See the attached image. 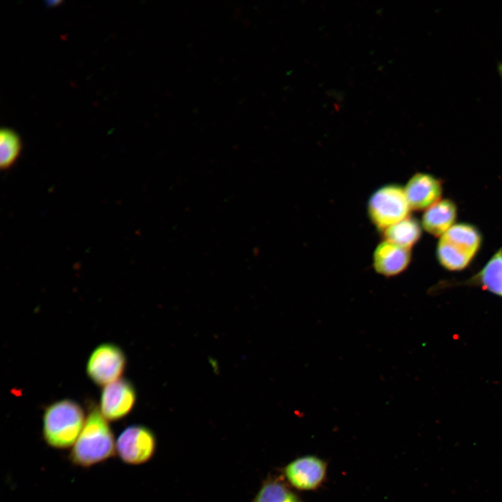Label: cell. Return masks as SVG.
I'll return each instance as SVG.
<instances>
[{"mask_svg": "<svg viewBox=\"0 0 502 502\" xmlns=\"http://www.w3.org/2000/svg\"><path fill=\"white\" fill-rule=\"evenodd\" d=\"M115 452L114 434L100 411L93 407L72 446L70 459L77 466L90 467L107 460Z\"/></svg>", "mask_w": 502, "mask_h": 502, "instance_id": "cell-1", "label": "cell"}, {"mask_svg": "<svg viewBox=\"0 0 502 502\" xmlns=\"http://www.w3.org/2000/svg\"><path fill=\"white\" fill-rule=\"evenodd\" d=\"M85 421L83 409L76 402L68 399L55 402L44 411V440L52 448H68L75 443Z\"/></svg>", "mask_w": 502, "mask_h": 502, "instance_id": "cell-2", "label": "cell"}, {"mask_svg": "<svg viewBox=\"0 0 502 502\" xmlns=\"http://www.w3.org/2000/svg\"><path fill=\"white\" fill-rule=\"evenodd\" d=\"M411 210L404 187L395 183L376 189L367 206L369 219L381 231L409 217Z\"/></svg>", "mask_w": 502, "mask_h": 502, "instance_id": "cell-3", "label": "cell"}, {"mask_svg": "<svg viewBox=\"0 0 502 502\" xmlns=\"http://www.w3.org/2000/svg\"><path fill=\"white\" fill-rule=\"evenodd\" d=\"M278 471L280 476L298 491H316L327 479L328 462L314 455L298 457Z\"/></svg>", "mask_w": 502, "mask_h": 502, "instance_id": "cell-4", "label": "cell"}, {"mask_svg": "<svg viewBox=\"0 0 502 502\" xmlns=\"http://www.w3.org/2000/svg\"><path fill=\"white\" fill-rule=\"evenodd\" d=\"M156 447V437L151 429L144 425H132L119 436L116 452L123 463L140 465L153 457Z\"/></svg>", "mask_w": 502, "mask_h": 502, "instance_id": "cell-5", "label": "cell"}, {"mask_svg": "<svg viewBox=\"0 0 502 502\" xmlns=\"http://www.w3.org/2000/svg\"><path fill=\"white\" fill-rule=\"evenodd\" d=\"M126 364V356L121 348L112 343H105L97 347L90 355L86 373L96 384L106 386L119 379Z\"/></svg>", "mask_w": 502, "mask_h": 502, "instance_id": "cell-6", "label": "cell"}, {"mask_svg": "<svg viewBox=\"0 0 502 502\" xmlns=\"http://www.w3.org/2000/svg\"><path fill=\"white\" fill-rule=\"evenodd\" d=\"M135 401L136 393L132 383L119 379L105 386L100 396V411L107 420L116 421L132 410Z\"/></svg>", "mask_w": 502, "mask_h": 502, "instance_id": "cell-7", "label": "cell"}, {"mask_svg": "<svg viewBox=\"0 0 502 502\" xmlns=\"http://www.w3.org/2000/svg\"><path fill=\"white\" fill-rule=\"evenodd\" d=\"M411 258V249L383 239L374 250L373 268L381 275L394 277L406 270Z\"/></svg>", "mask_w": 502, "mask_h": 502, "instance_id": "cell-8", "label": "cell"}, {"mask_svg": "<svg viewBox=\"0 0 502 502\" xmlns=\"http://www.w3.org/2000/svg\"><path fill=\"white\" fill-rule=\"evenodd\" d=\"M406 197L411 210L427 209L439 201L441 196L440 181L430 174L416 173L404 187Z\"/></svg>", "mask_w": 502, "mask_h": 502, "instance_id": "cell-9", "label": "cell"}, {"mask_svg": "<svg viewBox=\"0 0 502 502\" xmlns=\"http://www.w3.org/2000/svg\"><path fill=\"white\" fill-rule=\"evenodd\" d=\"M456 215L457 208L453 201H439L426 209L422 218V226L430 234L442 236L453 226Z\"/></svg>", "mask_w": 502, "mask_h": 502, "instance_id": "cell-10", "label": "cell"}, {"mask_svg": "<svg viewBox=\"0 0 502 502\" xmlns=\"http://www.w3.org/2000/svg\"><path fill=\"white\" fill-rule=\"evenodd\" d=\"M252 502H305L280 476L268 474Z\"/></svg>", "mask_w": 502, "mask_h": 502, "instance_id": "cell-11", "label": "cell"}, {"mask_svg": "<svg viewBox=\"0 0 502 502\" xmlns=\"http://www.w3.org/2000/svg\"><path fill=\"white\" fill-rule=\"evenodd\" d=\"M381 232L383 240L411 249L420 237L421 227L415 218L409 216Z\"/></svg>", "mask_w": 502, "mask_h": 502, "instance_id": "cell-12", "label": "cell"}, {"mask_svg": "<svg viewBox=\"0 0 502 502\" xmlns=\"http://www.w3.org/2000/svg\"><path fill=\"white\" fill-rule=\"evenodd\" d=\"M441 239L474 256L480 245V235L473 226L457 224L452 226Z\"/></svg>", "mask_w": 502, "mask_h": 502, "instance_id": "cell-13", "label": "cell"}, {"mask_svg": "<svg viewBox=\"0 0 502 502\" xmlns=\"http://www.w3.org/2000/svg\"><path fill=\"white\" fill-rule=\"evenodd\" d=\"M476 280L485 289L502 296V248L478 274Z\"/></svg>", "mask_w": 502, "mask_h": 502, "instance_id": "cell-14", "label": "cell"}, {"mask_svg": "<svg viewBox=\"0 0 502 502\" xmlns=\"http://www.w3.org/2000/svg\"><path fill=\"white\" fill-rule=\"evenodd\" d=\"M437 257L440 264L450 271L464 268L473 257L469 253L440 239L437 246Z\"/></svg>", "mask_w": 502, "mask_h": 502, "instance_id": "cell-15", "label": "cell"}, {"mask_svg": "<svg viewBox=\"0 0 502 502\" xmlns=\"http://www.w3.org/2000/svg\"><path fill=\"white\" fill-rule=\"evenodd\" d=\"M22 149L19 136L13 130L2 128L0 132V167L7 170L16 162Z\"/></svg>", "mask_w": 502, "mask_h": 502, "instance_id": "cell-16", "label": "cell"}]
</instances>
